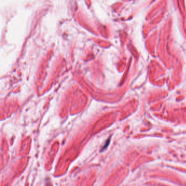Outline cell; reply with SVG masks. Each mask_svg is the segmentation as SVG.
<instances>
[{"instance_id": "cell-1", "label": "cell", "mask_w": 186, "mask_h": 186, "mask_svg": "<svg viewBox=\"0 0 186 186\" xmlns=\"http://www.w3.org/2000/svg\"><path fill=\"white\" fill-rule=\"evenodd\" d=\"M109 141H110V140L109 139V140H108L107 141V142H106V144L104 145V147H103L102 150H104V149H106V148H107V147H108V145H109Z\"/></svg>"}]
</instances>
